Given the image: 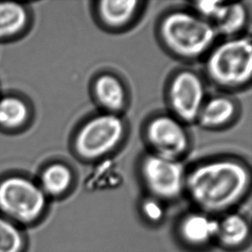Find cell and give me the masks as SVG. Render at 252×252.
Masks as SVG:
<instances>
[{
    "mask_svg": "<svg viewBox=\"0 0 252 252\" xmlns=\"http://www.w3.org/2000/svg\"><path fill=\"white\" fill-rule=\"evenodd\" d=\"M146 133L155 154L160 157L178 160L189 146L184 126L170 116H158L152 120Z\"/></svg>",
    "mask_w": 252,
    "mask_h": 252,
    "instance_id": "52a82bcc",
    "label": "cell"
},
{
    "mask_svg": "<svg viewBox=\"0 0 252 252\" xmlns=\"http://www.w3.org/2000/svg\"><path fill=\"white\" fill-rule=\"evenodd\" d=\"M72 181L73 176L70 168L65 164L55 163L45 168L38 184L48 198L58 197L69 190Z\"/></svg>",
    "mask_w": 252,
    "mask_h": 252,
    "instance_id": "4fadbf2b",
    "label": "cell"
},
{
    "mask_svg": "<svg viewBox=\"0 0 252 252\" xmlns=\"http://www.w3.org/2000/svg\"><path fill=\"white\" fill-rule=\"evenodd\" d=\"M142 212L144 216L152 222L159 221L164 216V210L161 205L154 200L145 201L142 206Z\"/></svg>",
    "mask_w": 252,
    "mask_h": 252,
    "instance_id": "d6986e66",
    "label": "cell"
},
{
    "mask_svg": "<svg viewBox=\"0 0 252 252\" xmlns=\"http://www.w3.org/2000/svg\"><path fill=\"white\" fill-rule=\"evenodd\" d=\"M47 208L48 196L37 183L22 176L0 181V215L24 227L37 224Z\"/></svg>",
    "mask_w": 252,
    "mask_h": 252,
    "instance_id": "3957f363",
    "label": "cell"
},
{
    "mask_svg": "<svg viewBox=\"0 0 252 252\" xmlns=\"http://www.w3.org/2000/svg\"><path fill=\"white\" fill-rule=\"evenodd\" d=\"M164 44L184 58H197L208 51L217 33L210 23L193 14L177 11L164 17L160 26Z\"/></svg>",
    "mask_w": 252,
    "mask_h": 252,
    "instance_id": "7a4b0ae2",
    "label": "cell"
},
{
    "mask_svg": "<svg viewBox=\"0 0 252 252\" xmlns=\"http://www.w3.org/2000/svg\"><path fill=\"white\" fill-rule=\"evenodd\" d=\"M28 23L27 10L16 2H0V39L20 33Z\"/></svg>",
    "mask_w": 252,
    "mask_h": 252,
    "instance_id": "2e32d148",
    "label": "cell"
},
{
    "mask_svg": "<svg viewBox=\"0 0 252 252\" xmlns=\"http://www.w3.org/2000/svg\"><path fill=\"white\" fill-rule=\"evenodd\" d=\"M251 182L248 170L232 160L201 164L186 176L185 188L198 207L208 213H218L238 203Z\"/></svg>",
    "mask_w": 252,
    "mask_h": 252,
    "instance_id": "6da1fadb",
    "label": "cell"
},
{
    "mask_svg": "<svg viewBox=\"0 0 252 252\" xmlns=\"http://www.w3.org/2000/svg\"><path fill=\"white\" fill-rule=\"evenodd\" d=\"M204 85L194 72H180L170 84V106L176 116L186 123L197 120L204 104Z\"/></svg>",
    "mask_w": 252,
    "mask_h": 252,
    "instance_id": "ba28073f",
    "label": "cell"
},
{
    "mask_svg": "<svg viewBox=\"0 0 252 252\" xmlns=\"http://www.w3.org/2000/svg\"><path fill=\"white\" fill-rule=\"evenodd\" d=\"M235 112V104L232 100L217 96L204 102L197 120L202 126L216 127L230 122Z\"/></svg>",
    "mask_w": 252,
    "mask_h": 252,
    "instance_id": "5bb4252c",
    "label": "cell"
},
{
    "mask_svg": "<svg viewBox=\"0 0 252 252\" xmlns=\"http://www.w3.org/2000/svg\"><path fill=\"white\" fill-rule=\"evenodd\" d=\"M219 222L201 214H192L184 217L179 225V233L184 242L192 246L207 245L216 238Z\"/></svg>",
    "mask_w": 252,
    "mask_h": 252,
    "instance_id": "30bf717a",
    "label": "cell"
},
{
    "mask_svg": "<svg viewBox=\"0 0 252 252\" xmlns=\"http://www.w3.org/2000/svg\"><path fill=\"white\" fill-rule=\"evenodd\" d=\"M139 3L136 0H105L99 2L97 11L103 24L117 29L124 27L133 19Z\"/></svg>",
    "mask_w": 252,
    "mask_h": 252,
    "instance_id": "7c38bea8",
    "label": "cell"
},
{
    "mask_svg": "<svg viewBox=\"0 0 252 252\" xmlns=\"http://www.w3.org/2000/svg\"><path fill=\"white\" fill-rule=\"evenodd\" d=\"M208 75L224 87L249 82L252 73V48L246 38L232 39L219 45L207 62Z\"/></svg>",
    "mask_w": 252,
    "mask_h": 252,
    "instance_id": "277c9868",
    "label": "cell"
},
{
    "mask_svg": "<svg viewBox=\"0 0 252 252\" xmlns=\"http://www.w3.org/2000/svg\"><path fill=\"white\" fill-rule=\"evenodd\" d=\"M29 117L28 106L22 99L8 95L0 99V126L14 129L24 125Z\"/></svg>",
    "mask_w": 252,
    "mask_h": 252,
    "instance_id": "e0dca14e",
    "label": "cell"
},
{
    "mask_svg": "<svg viewBox=\"0 0 252 252\" xmlns=\"http://www.w3.org/2000/svg\"><path fill=\"white\" fill-rule=\"evenodd\" d=\"M198 13L212 24L217 34L232 35L246 25L247 12L242 3L200 1L194 3Z\"/></svg>",
    "mask_w": 252,
    "mask_h": 252,
    "instance_id": "9c48e42d",
    "label": "cell"
},
{
    "mask_svg": "<svg viewBox=\"0 0 252 252\" xmlns=\"http://www.w3.org/2000/svg\"><path fill=\"white\" fill-rule=\"evenodd\" d=\"M249 236V225L240 215H227L219 222L216 238L226 248H239L247 241Z\"/></svg>",
    "mask_w": 252,
    "mask_h": 252,
    "instance_id": "9a60e30c",
    "label": "cell"
},
{
    "mask_svg": "<svg viewBox=\"0 0 252 252\" xmlns=\"http://www.w3.org/2000/svg\"><path fill=\"white\" fill-rule=\"evenodd\" d=\"M94 94L100 105L110 114L119 112L126 105V91L115 76H100L94 84Z\"/></svg>",
    "mask_w": 252,
    "mask_h": 252,
    "instance_id": "8fae6325",
    "label": "cell"
},
{
    "mask_svg": "<svg viewBox=\"0 0 252 252\" xmlns=\"http://www.w3.org/2000/svg\"><path fill=\"white\" fill-rule=\"evenodd\" d=\"M23 228L0 215V252H24L27 239Z\"/></svg>",
    "mask_w": 252,
    "mask_h": 252,
    "instance_id": "ac0fdd59",
    "label": "cell"
},
{
    "mask_svg": "<svg viewBox=\"0 0 252 252\" xmlns=\"http://www.w3.org/2000/svg\"><path fill=\"white\" fill-rule=\"evenodd\" d=\"M141 173L148 190L159 199H175L185 187L184 168L178 160L148 155L142 162Z\"/></svg>",
    "mask_w": 252,
    "mask_h": 252,
    "instance_id": "8992f818",
    "label": "cell"
},
{
    "mask_svg": "<svg viewBox=\"0 0 252 252\" xmlns=\"http://www.w3.org/2000/svg\"><path fill=\"white\" fill-rule=\"evenodd\" d=\"M124 124L115 114H104L89 120L75 139V150L80 157L92 160L114 150L123 140Z\"/></svg>",
    "mask_w": 252,
    "mask_h": 252,
    "instance_id": "5b68a950",
    "label": "cell"
}]
</instances>
